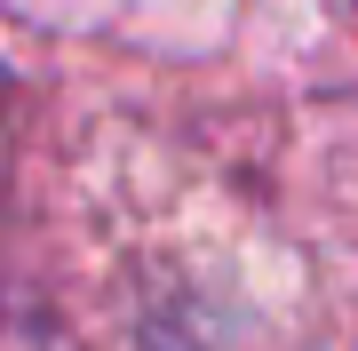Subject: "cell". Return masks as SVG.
Returning a JSON list of instances; mask_svg holds the SVG:
<instances>
[]
</instances>
